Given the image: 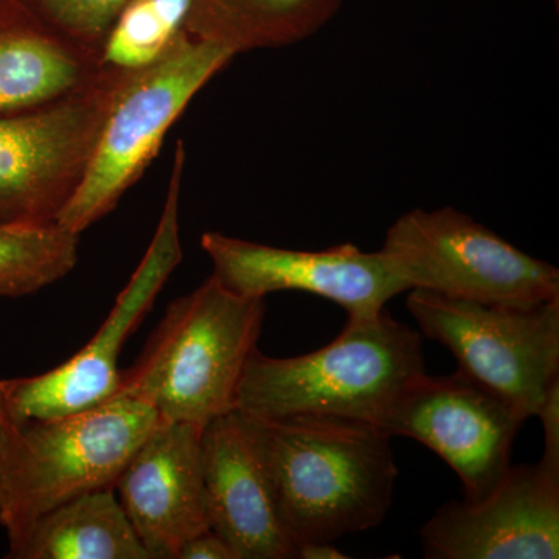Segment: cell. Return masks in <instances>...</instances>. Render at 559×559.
<instances>
[{
    "label": "cell",
    "mask_w": 559,
    "mask_h": 559,
    "mask_svg": "<svg viewBox=\"0 0 559 559\" xmlns=\"http://www.w3.org/2000/svg\"><path fill=\"white\" fill-rule=\"evenodd\" d=\"M246 418L280 520L297 547L334 543L385 520L399 479L388 432L325 415Z\"/></svg>",
    "instance_id": "1"
},
{
    "label": "cell",
    "mask_w": 559,
    "mask_h": 559,
    "mask_svg": "<svg viewBox=\"0 0 559 559\" xmlns=\"http://www.w3.org/2000/svg\"><path fill=\"white\" fill-rule=\"evenodd\" d=\"M266 316V297L242 296L215 275L168 305L119 393L143 401L160 421L204 428L237 406L238 389Z\"/></svg>",
    "instance_id": "2"
},
{
    "label": "cell",
    "mask_w": 559,
    "mask_h": 559,
    "mask_svg": "<svg viewBox=\"0 0 559 559\" xmlns=\"http://www.w3.org/2000/svg\"><path fill=\"white\" fill-rule=\"evenodd\" d=\"M425 373L419 331L382 310L348 318L336 340L308 355L250 356L237 406L246 417L325 415L373 423L404 382Z\"/></svg>",
    "instance_id": "3"
},
{
    "label": "cell",
    "mask_w": 559,
    "mask_h": 559,
    "mask_svg": "<svg viewBox=\"0 0 559 559\" xmlns=\"http://www.w3.org/2000/svg\"><path fill=\"white\" fill-rule=\"evenodd\" d=\"M159 415L117 393L51 418L0 419V527L7 538L86 492L114 488Z\"/></svg>",
    "instance_id": "4"
},
{
    "label": "cell",
    "mask_w": 559,
    "mask_h": 559,
    "mask_svg": "<svg viewBox=\"0 0 559 559\" xmlns=\"http://www.w3.org/2000/svg\"><path fill=\"white\" fill-rule=\"evenodd\" d=\"M235 57L226 46L187 36L164 60L131 75L58 224L81 235L108 216L142 178L198 92Z\"/></svg>",
    "instance_id": "5"
},
{
    "label": "cell",
    "mask_w": 559,
    "mask_h": 559,
    "mask_svg": "<svg viewBox=\"0 0 559 559\" xmlns=\"http://www.w3.org/2000/svg\"><path fill=\"white\" fill-rule=\"evenodd\" d=\"M130 76L103 70L68 97L0 116V226L58 223Z\"/></svg>",
    "instance_id": "6"
},
{
    "label": "cell",
    "mask_w": 559,
    "mask_h": 559,
    "mask_svg": "<svg viewBox=\"0 0 559 559\" xmlns=\"http://www.w3.org/2000/svg\"><path fill=\"white\" fill-rule=\"evenodd\" d=\"M382 252L411 285L451 299L530 308L559 299V271L452 207L412 210Z\"/></svg>",
    "instance_id": "7"
},
{
    "label": "cell",
    "mask_w": 559,
    "mask_h": 559,
    "mask_svg": "<svg viewBox=\"0 0 559 559\" xmlns=\"http://www.w3.org/2000/svg\"><path fill=\"white\" fill-rule=\"evenodd\" d=\"M186 151L179 140L167 200L145 257L117 297L94 337L72 358L46 373L0 380V419L22 421L91 409L119 393V356L182 260L179 198Z\"/></svg>",
    "instance_id": "8"
},
{
    "label": "cell",
    "mask_w": 559,
    "mask_h": 559,
    "mask_svg": "<svg viewBox=\"0 0 559 559\" xmlns=\"http://www.w3.org/2000/svg\"><path fill=\"white\" fill-rule=\"evenodd\" d=\"M407 308L429 340L444 345L459 370L536 417L559 381V299L499 307L411 289Z\"/></svg>",
    "instance_id": "9"
},
{
    "label": "cell",
    "mask_w": 559,
    "mask_h": 559,
    "mask_svg": "<svg viewBox=\"0 0 559 559\" xmlns=\"http://www.w3.org/2000/svg\"><path fill=\"white\" fill-rule=\"evenodd\" d=\"M524 421L509 400L457 369L450 377L425 371L404 382L374 425L436 452L462 481L463 500L480 502L509 471Z\"/></svg>",
    "instance_id": "10"
},
{
    "label": "cell",
    "mask_w": 559,
    "mask_h": 559,
    "mask_svg": "<svg viewBox=\"0 0 559 559\" xmlns=\"http://www.w3.org/2000/svg\"><path fill=\"white\" fill-rule=\"evenodd\" d=\"M201 248L212 260L213 275L234 293L266 297L301 290L334 301L348 318L377 314L390 299L411 290L382 250L362 252L349 242L325 250H294L205 231Z\"/></svg>",
    "instance_id": "11"
},
{
    "label": "cell",
    "mask_w": 559,
    "mask_h": 559,
    "mask_svg": "<svg viewBox=\"0 0 559 559\" xmlns=\"http://www.w3.org/2000/svg\"><path fill=\"white\" fill-rule=\"evenodd\" d=\"M419 536L428 559H557L559 468L511 465L491 495L444 503Z\"/></svg>",
    "instance_id": "12"
},
{
    "label": "cell",
    "mask_w": 559,
    "mask_h": 559,
    "mask_svg": "<svg viewBox=\"0 0 559 559\" xmlns=\"http://www.w3.org/2000/svg\"><path fill=\"white\" fill-rule=\"evenodd\" d=\"M201 426L160 421L132 452L114 491L150 559H176L210 528Z\"/></svg>",
    "instance_id": "13"
},
{
    "label": "cell",
    "mask_w": 559,
    "mask_h": 559,
    "mask_svg": "<svg viewBox=\"0 0 559 559\" xmlns=\"http://www.w3.org/2000/svg\"><path fill=\"white\" fill-rule=\"evenodd\" d=\"M201 463L210 528L238 559L297 558L249 419L241 412L219 415L204 426Z\"/></svg>",
    "instance_id": "14"
},
{
    "label": "cell",
    "mask_w": 559,
    "mask_h": 559,
    "mask_svg": "<svg viewBox=\"0 0 559 559\" xmlns=\"http://www.w3.org/2000/svg\"><path fill=\"white\" fill-rule=\"evenodd\" d=\"M97 55L0 0V116L60 100L100 79Z\"/></svg>",
    "instance_id": "15"
},
{
    "label": "cell",
    "mask_w": 559,
    "mask_h": 559,
    "mask_svg": "<svg viewBox=\"0 0 559 559\" xmlns=\"http://www.w3.org/2000/svg\"><path fill=\"white\" fill-rule=\"evenodd\" d=\"M10 559H150L114 488L97 489L9 536Z\"/></svg>",
    "instance_id": "16"
},
{
    "label": "cell",
    "mask_w": 559,
    "mask_h": 559,
    "mask_svg": "<svg viewBox=\"0 0 559 559\" xmlns=\"http://www.w3.org/2000/svg\"><path fill=\"white\" fill-rule=\"evenodd\" d=\"M344 0H193L189 35L235 53L300 43L333 20Z\"/></svg>",
    "instance_id": "17"
},
{
    "label": "cell",
    "mask_w": 559,
    "mask_h": 559,
    "mask_svg": "<svg viewBox=\"0 0 559 559\" xmlns=\"http://www.w3.org/2000/svg\"><path fill=\"white\" fill-rule=\"evenodd\" d=\"M193 0H127L98 49L105 72L132 73L157 64L189 35Z\"/></svg>",
    "instance_id": "18"
},
{
    "label": "cell",
    "mask_w": 559,
    "mask_h": 559,
    "mask_svg": "<svg viewBox=\"0 0 559 559\" xmlns=\"http://www.w3.org/2000/svg\"><path fill=\"white\" fill-rule=\"evenodd\" d=\"M80 235L60 224L0 226V297L32 296L64 278L79 263Z\"/></svg>",
    "instance_id": "19"
},
{
    "label": "cell",
    "mask_w": 559,
    "mask_h": 559,
    "mask_svg": "<svg viewBox=\"0 0 559 559\" xmlns=\"http://www.w3.org/2000/svg\"><path fill=\"white\" fill-rule=\"evenodd\" d=\"M44 24L81 46L98 49L110 22L127 0H16Z\"/></svg>",
    "instance_id": "20"
},
{
    "label": "cell",
    "mask_w": 559,
    "mask_h": 559,
    "mask_svg": "<svg viewBox=\"0 0 559 559\" xmlns=\"http://www.w3.org/2000/svg\"><path fill=\"white\" fill-rule=\"evenodd\" d=\"M544 429V462L559 468V381L555 382L536 415Z\"/></svg>",
    "instance_id": "21"
},
{
    "label": "cell",
    "mask_w": 559,
    "mask_h": 559,
    "mask_svg": "<svg viewBox=\"0 0 559 559\" xmlns=\"http://www.w3.org/2000/svg\"><path fill=\"white\" fill-rule=\"evenodd\" d=\"M176 559H238L229 544L212 528L183 544Z\"/></svg>",
    "instance_id": "22"
},
{
    "label": "cell",
    "mask_w": 559,
    "mask_h": 559,
    "mask_svg": "<svg viewBox=\"0 0 559 559\" xmlns=\"http://www.w3.org/2000/svg\"><path fill=\"white\" fill-rule=\"evenodd\" d=\"M297 558L301 559H345L347 555L342 554L333 546V543H307L297 547Z\"/></svg>",
    "instance_id": "23"
},
{
    "label": "cell",
    "mask_w": 559,
    "mask_h": 559,
    "mask_svg": "<svg viewBox=\"0 0 559 559\" xmlns=\"http://www.w3.org/2000/svg\"><path fill=\"white\" fill-rule=\"evenodd\" d=\"M557 2H558V0H557Z\"/></svg>",
    "instance_id": "24"
}]
</instances>
